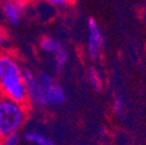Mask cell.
I'll use <instances>...</instances> for the list:
<instances>
[{
    "label": "cell",
    "instance_id": "cell-8",
    "mask_svg": "<svg viewBox=\"0 0 146 145\" xmlns=\"http://www.w3.org/2000/svg\"><path fill=\"white\" fill-rule=\"evenodd\" d=\"M38 47L42 51L48 52V53H56L57 51H59L60 49H63V44L53 37H50V36H44L40 40Z\"/></svg>",
    "mask_w": 146,
    "mask_h": 145
},
{
    "label": "cell",
    "instance_id": "cell-5",
    "mask_svg": "<svg viewBox=\"0 0 146 145\" xmlns=\"http://www.w3.org/2000/svg\"><path fill=\"white\" fill-rule=\"evenodd\" d=\"M104 39L95 19L89 17L87 21V53L89 58L98 59L101 56Z\"/></svg>",
    "mask_w": 146,
    "mask_h": 145
},
{
    "label": "cell",
    "instance_id": "cell-12",
    "mask_svg": "<svg viewBox=\"0 0 146 145\" xmlns=\"http://www.w3.org/2000/svg\"><path fill=\"white\" fill-rule=\"evenodd\" d=\"M20 144V136L19 134L12 135L4 139V145H19Z\"/></svg>",
    "mask_w": 146,
    "mask_h": 145
},
{
    "label": "cell",
    "instance_id": "cell-11",
    "mask_svg": "<svg viewBox=\"0 0 146 145\" xmlns=\"http://www.w3.org/2000/svg\"><path fill=\"white\" fill-rule=\"evenodd\" d=\"M113 108H114V112L117 116L122 117L123 114H124V108H125V104H124V101L121 99V98H117L115 99L114 103H113Z\"/></svg>",
    "mask_w": 146,
    "mask_h": 145
},
{
    "label": "cell",
    "instance_id": "cell-3",
    "mask_svg": "<svg viewBox=\"0 0 146 145\" xmlns=\"http://www.w3.org/2000/svg\"><path fill=\"white\" fill-rule=\"evenodd\" d=\"M37 78L43 90V95H44L46 106L58 107L65 103L66 93L63 86L59 84V81L56 78H53L51 74L46 73V72H40L37 74Z\"/></svg>",
    "mask_w": 146,
    "mask_h": 145
},
{
    "label": "cell",
    "instance_id": "cell-7",
    "mask_svg": "<svg viewBox=\"0 0 146 145\" xmlns=\"http://www.w3.org/2000/svg\"><path fill=\"white\" fill-rule=\"evenodd\" d=\"M25 139L34 145H56V143L49 136H46L40 131H36V130L27 131L25 134Z\"/></svg>",
    "mask_w": 146,
    "mask_h": 145
},
{
    "label": "cell",
    "instance_id": "cell-15",
    "mask_svg": "<svg viewBox=\"0 0 146 145\" xmlns=\"http://www.w3.org/2000/svg\"><path fill=\"white\" fill-rule=\"evenodd\" d=\"M0 145H4V139L0 138Z\"/></svg>",
    "mask_w": 146,
    "mask_h": 145
},
{
    "label": "cell",
    "instance_id": "cell-13",
    "mask_svg": "<svg viewBox=\"0 0 146 145\" xmlns=\"http://www.w3.org/2000/svg\"><path fill=\"white\" fill-rule=\"evenodd\" d=\"M48 4L53 7H64L71 4V1H67V0H50V1H48Z\"/></svg>",
    "mask_w": 146,
    "mask_h": 145
},
{
    "label": "cell",
    "instance_id": "cell-4",
    "mask_svg": "<svg viewBox=\"0 0 146 145\" xmlns=\"http://www.w3.org/2000/svg\"><path fill=\"white\" fill-rule=\"evenodd\" d=\"M23 77H25L26 92H27V106L31 108V109H36V110L43 109L46 104L37 76L33 71L25 69Z\"/></svg>",
    "mask_w": 146,
    "mask_h": 145
},
{
    "label": "cell",
    "instance_id": "cell-10",
    "mask_svg": "<svg viewBox=\"0 0 146 145\" xmlns=\"http://www.w3.org/2000/svg\"><path fill=\"white\" fill-rule=\"evenodd\" d=\"M87 78H88V81L90 84L96 92H101L102 90V79H101V76L100 73L95 70V69H89L88 72H87Z\"/></svg>",
    "mask_w": 146,
    "mask_h": 145
},
{
    "label": "cell",
    "instance_id": "cell-1",
    "mask_svg": "<svg viewBox=\"0 0 146 145\" xmlns=\"http://www.w3.org/2000/svg\"><path fill=\"white\" fill-rule=\"evenodd\" d=\"M23 71L15 53L0 51V95L27 104Z\"/></svg>",
    "mask_w": 146,
    "mask_h": 145
},
{
    "label": "cell",
    "instance_id": "cell-14",
    "mask_svg": "<svg viewBox=\"0 0 146 145\" xmlns=\"http://www.w3.org/2000/svg\"><path fill=\"white\" fill-rule=\"evenodd\" d=\"M5 42H6V31L1 26H0V49L4 47Z\"/></svg>",
    "mask_w": 146,
    "mask_h": 145
},
{
    "label": "cell",
    "instance_id": "cell-2",
    "mask_svg": "<svg viewBox=\"0 0 146 145\" xmlns=\"http://www.w3.org/2000/svg\"><path fill=\"white\" fill-rule=\"evenodd\" d=\"M29 107L0 95V138L19 134L28 120Z\"/></svg>",
    "mask_w": 146,
    "mask_h": 145
},
{
    "label": "cell",
    "instance_id": "cell-6",
    "mask_svg": "<svg viewBox=\"0 0 146 145\" xmlns=\"http://www.w3.org/2000/svg\"><path fill=\"white\" fill-rule=\"evenodd\" d=\"M28 5L29 4L27 1H22V0H6L1 3L0 7L7 22L15 27L20 23Z\"/></svg>",
    "mask_w": 146,
    "mask_h": 145
},
{
    "label": "cell",
    "instance_id": "cell-9",
    "mask_svg": "<svg viewBox=\"0 0 146 145\" xmlns=\"http://www.w3.org/2000/svg\"><path fill=\"white\" fill-rule=\"evenodd\" d=\"M67 61H68V52L65 48L60 49L59 51L54 53V67H56V71L57 72L63 71L67 64Z\"/></svg>",
    "mask_w": 146,
    "mask_h": 145
}]
</instances>
